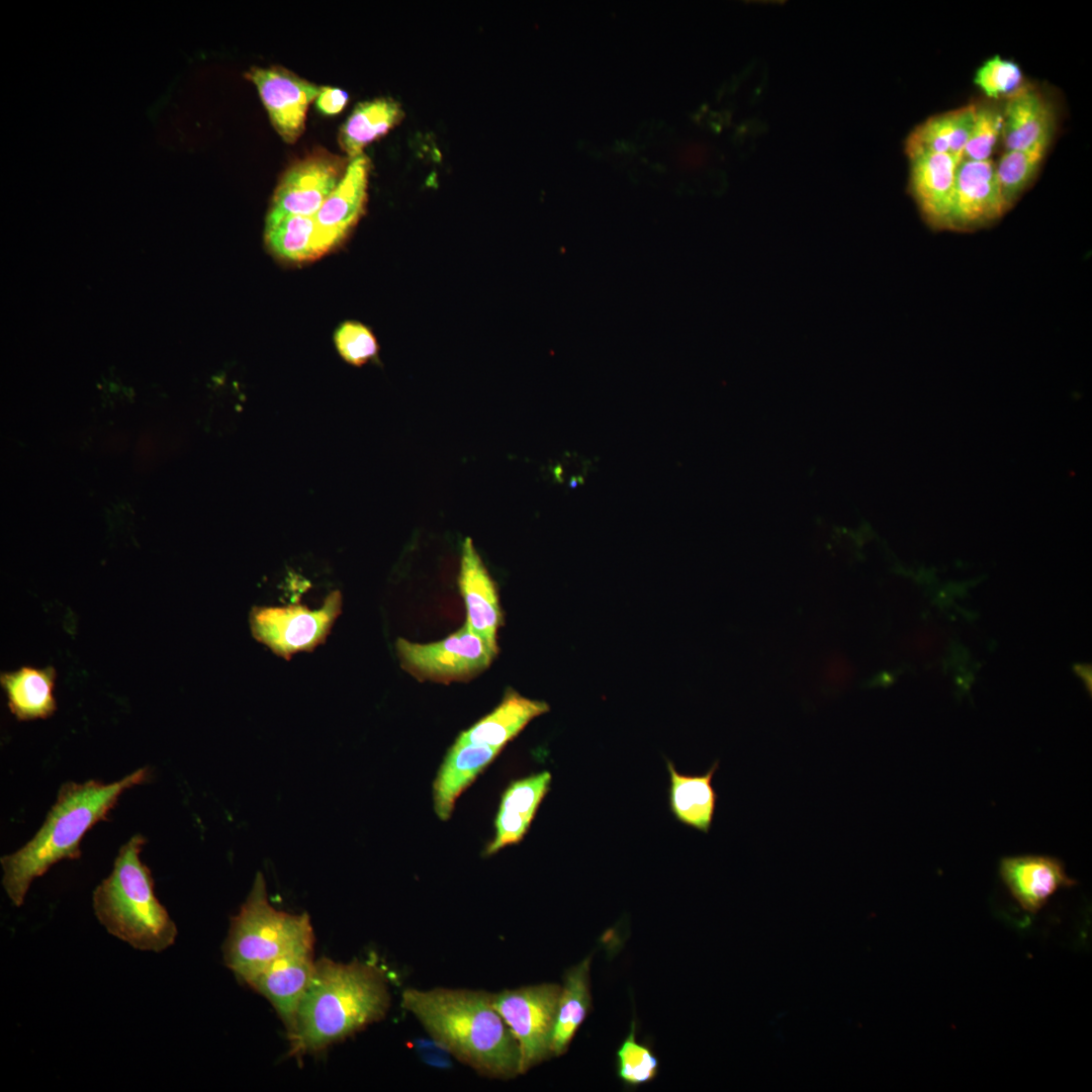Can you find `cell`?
I'll return each mask as SVG.
<instances>
[{"instance_id": "1", "label": "cell", "mask_w": 1092, "mask_h": 1092, "mask_svg": "<svg viewBox=\"0 0 1092 1092\" xmlns=\"http://www.w3.org/2000/svg\"><path fill=\"white\" fill-rule=\"evenodd\" d=\"M401 1006L449 1055L477 1073L509 1080L520 1074V1048L493 994L468 989L408 988Z\"/></svg>"}, {"instance_id": "2", "label": "cell", "mask_w": 1092, "mask_h": 1092, "mask_svg": "<svg viewBox=\"0 0 1092 1092\" xmlns=\"http://www.w3.org/2000/svg\"><path fill=\"white\" fill-rule=\"evenodd\" d=\"M390 1007L384 972L360 961H315L310 983L287 1037L289 1056L317 1055L372 1023L382 1020Z\"/></svg>"}, {"instance_id": "3", "label": "cell", "mask_w": 1092, "mask_h": 1092, "mask_svg": "<svg viewBox=\"0 0 1092 1092\" xmlns=\"http://www.w3.org/2000/svg\"><path fill=\"white\" fill-rule=\"evenodd\" d=\"M149 774L148 767H142L108 784L96 780L63 784L34 836L0 859L2 886L11 903L20 907L31 883L57 862L80 858L84 835L98 822L107 820L120 796L145 783Z\"/></svg>"}, {"instance_id": "4", "label": "cell", "mask_w": 1092, "mask_h": 1092, "mask_svg": "<svg viewBox=\"0 0 1092 1092\" xmlns=\"http://www.w3.org/2000/svg\"><path fill=\"white\" fill-rule=\"evenodd\" d=\"M145 843L135 834L120 846L111 873L93 891L92 906L109 934L135 949L161 952L174 944L178 930L140 857Z\"/></svg>"}, {"instance_id": "5", "label": "cell", "mask_w": 1092, "mask_h": 1092, "mask_svg": "<svg viewBox=\"0 0 1092 1092\" xmlns=\"http://www.w3.org/2000/svg\"><path fill=\"white\" fill-rule=\"evenodd\" d=\"M314 932L307 913L291 914L274 908L265 878L257 873L246 901L231 918L222 945L224 965L239 981L271 962L313 952Z\"/></svg>"}, {"instance_id": "6", "label": "cell", "mask_w": 1092, "mask_h": 1092, "mask_svg": "<svg viewBox=\"0 0 1092 1092\" xmlns=\"http://www.w3.org/2000/svg\"><path fill=\"white\" fill-rule=\"evenodd\" d=\"M342 602L341 592L333 590L316 610L300 604L253 607L249 614L251 633L275 655L289 660L298 652L313 651L327 640L341 614Z\"/></svg>"}, {"instance_id": "7", "label": "cell", "mask_w": 1092, "mask_h": 1092, "mask_svg": "<svg viewBox=\"0 0 1092 1092\" xmlns=\"http://www.w3.org/2000/svg\"><path fill=\"white\" fill-rule=\"evenodd\" d=\"M400 666L419 680L441 684L468 680L485 670L497 654L465 624L448 637L432 643L403 638L395 642Z\"/></svg>"}, {"instance_id": "8", "label": "cell", "mask_w": 1092, "mask_h": 1092, "mask_svg": "<svg viewBox=\"0 0 1092 1092\" xmlns=\"http://www.w3.org/2000/svg\"><path fill=\"white\" fill-rule=\"evenodd\" d=\"M561 986H524L493 993L494 1006L520 1048V1074L552 1057L551 1044Z\"/></svg>"}, {"instance_id": "9", "label": "cell", "mask_w": 1092, "mask_h": 1092, "mask_svg": "<svg viewBox=\"0 0 1092 1092\" xmlns=\"http://www.w3.org/2000/svg\"><path fill=\"white\" fill-rule=\"evenodd\" d=\"M348 164L325 150L297 160L281 176L266 218L313 216L342 180Z\"/></svg>"}, {"instance_id": "10", "label": "cell", "mask_w": 1092, "mask_h": 1092, "mask_svg": "<svg viewBox=\"0 0 1092 1092\" xmlns=\"http://www.w3.org/2000/svg\"><path fill=\"white\" fill-rule=\"evenodd\" d=\"M1009 209L995 164L961 159L944 231L974 232L995 222Z\"/></svg>"}, {"instance_id": "11", "label": "cell", "mask_w": 1092, "mask_h": 1092, "mask_svg": "<svg viewBox=\"0 0 1092 1092\" xmlns=\"http://www.w3.org/2000/svg\"><path fill=\"white\" fill-rule=\"evenodd\" d=\"M258 89L272 126L293 144L304 130L306 111L321 87L279 66L253 67L246 73Z\"/></svg>"}, {"instance_id": "12", "label": "cell", "mask_w": 1092, "mask_h": 1092, "mask_svg": "<svg viewBox=\"0 0 1092 1092\" xmlns=\"http://www.w3.org/2000/svg\"><path fill=\"white\" fill-rule=\"evenodd\" d=\"M370 161L364 154L351 159L334 191L312 216L315 258L338 246L362 216L368 190Z\"/></svg>"}, {"instance_id": "13", "label": "cell", "mask_w": 1092, "mask_h": 1092, "mask_svg": "<svg viewBox=\"0 0 1092 1092\" xmlns=\"http://www.w3.org/2000/svg\"><path fill=\"white\" fill-rule=\"evenodd\" d=\"M314 968L313 952L291 954L271 962L241 982L269 1001L289 1032Z\"/></svg>"}, {"instance_id": "14", "label": "cell", "mask_w": 1092, "mask_h": 1092, "mask_svg": "<svg viewBox=\"0 0 1092 1092\" xmlns=\"http://www.w3.org/2000/svg\"><path fill=\"white\" fill-rule=\"evenodd\" d=\"M999 875L1013 899L1029 913L1038 912L1059 890L1075 885L1064 863L1049 855L1004 857Z\"/></svg>"}, {"instance_id": "15", "label": "cell", "mask_w": 1092, "mask_h": 1092, "mask_svg": "<svg viewBox=\"0 0 1092 1092\" xmlns=\"http://www.w3.org/2000/svg\"><path fill=\"white\" fill-rule=\"evenodd\" d=\"M909 159V190L925 222L933 230L945 229L959 160L928 151L906 153Z\"/></svg>"}, {"instance_id": "16", "label": "cell", "mask_w": 1092, "mask_h": 1092, "mask_svg": "<svg viewBox=\"0 0 1092 1092\" xmlns=\"http://www.w3.org/2000/svg\"><path fill=\"white\" fill-rule=\"evenodd\" d=\"M458 584L466 608V623L493 649L503 613L495 584L470 538L462 544Z\"/></svg>"}, {"instance_id": "17", "label": "cell", "mask_w": 1092, "mask_h": 1092, "mask_svg": "<svg viewBox=\"0 0 1092 1092\" xmlns=\"http://www.w3.org/2000/svg\"><path fill=\"white\" fill-rule=\"evenodd\" d=\"M550 783L551 774L545 770L510 784L502 795L494 820V837L486 846L485 855H492L524 838Z\"/></svg>"}, {"instance_id": "18", "label": "cell", "mask_w": 1092, "mask_h": 1092, "mask_svg": "<svg viewBox=\"0 0 1092 1092\" xmlns=\"http://www.w3.org/2000/svg\"><path fill=\"white\" fill-rule=\"evenodd\" d=\"M502 752L498 748L454 741L433 783L434 811L447 821L457 799Z\"/></svg>"}, {"instance_id": "19", "label": "cell", "mask_w": 1092, "mask_h": 1092, "mask_svg": "<svg viewBox=\"0 0 1092 1092\" xmlns=\"http://www.w3.org/2000/svg\"><path fill=\"white\" fill-rule=\"evenodd\" d=\"M549 709L546 702L528 699L509 689L490 713L462 731L455 740L503 750L529 722Z\"/></svg>"}, {"instance_id": "20", "label": "cell", "mask_w": 1092, "mask_h": 1092, "mask_svg": "<svg viewBox=\"0 0 1092 1092\" xmlns=\"http://www.w3.org/2000/svg\"><path fill=\"white\" fill-rule=\"evenodd\" d=\"M1054 110L1048 99L1030 85L1008 97L1003 109L1002 141L1005 151L1021 150L1053 135Z\"/></svg>"}, {"instance_id": "21", "label": "cell", "mask_w": 1092, "mask_h": 1092, "mask_svg": "<svg viewBox=\"0 0 1092 1092\" xmlns=\"http://www.w3.org/2000/svg\"><path fill=\"white\" fill-rule=\"evenodd\" d=\"M56 669L21 666L0 674L10 713L19 721L47 719L57 710L54 696Z\"/></svg>"}, {"instance_id": "22", "label": "cell", "mask_w": 1092, "mask_h": 1092, "mask_svg": "<svg viewBox=\"0 0 1092 1092\" xmlns=\"http://www.w3.org/2000/svg\"><path fill=\"white\" fill-rule=\"evenodd\" d=\"M718 761L701 776L678 774L671 761L669 772V806L673 816L685 825L708 833L715 814L717 794L712 786Z\"/></svg>"}, {"instance_id": "23", "label": "cell", "mask_w": 1092, "mask_h": 1092, "mask_svg": "<svg viewBox=\"0 0 1092 1092\" xmlns=\"http://www.w3.org/2000/svg\"><path fill=\"white\" fill-rule=\"evenodd\" d=\"M974 118L975 104L931 116L910 132L905 151L948 154L961 161Z\"/></svg>"}, {"instance_id": "24", "label": "cell", "mask_w": 1092, "mask_h": 1092, "mask_svg": "<svg viewBox=\"0 0 1092 1092\" xmlns=\"http://www.w3.org/2000/svg\"><path fill=\"white\" fill-rule=\"evenodd\" d=\"M402 118L403 110L394 99L382 97L360 102L340 128L339 145L350 159H354Z\"/></svg>"}, {"instance_id": "25", "label": "cell", "mask_w": 1092, "mask_h": 1092, "mask_svg": "<svg viewBox=\"0 0 1092 1092\" xmlns=\"http://www.w3.org/2000/svg\"><path fill=\"white\" fill-rule=\"evenodd\" d=\"M590 958L567 970L558 1001L553 1031L552 1056L565 1054L578 1027L584 1021L592 1003L589 989Z\"/></svg>"}, {"instance_id": "26", "label": "cell", "mask_w": 1092, "mask_h": 1092, "mask_svg": "<svg viewBox=\"0 0 1092 1092\" xmlns=\"http://www.w3.org/2000/svg\"><path fill=\"white\" fill-rule=\"evenodd\" d=\"M312 216L286 215L266 218L264 238L271 253L281 260L301 263L316 259L312 247Z\"/></svg>"}, {"instance_id": "27", "label": "cell", "mask_w": 1092, "mask_h": 1092, "mask_svg": "<svg viewBox=\"0 0 1092 1092\" xmlns=\"http://www.w3.org/2000/svg\"><path fill=\"white\" fill-rule=\"evenodd\" d=\"M1051 140L1052 136L1026 149L1005 151L995 165L1001 192L1010 208L1035 177Z\"/></svg>"}, {"instance_id": "28", "label": "cell", "mask_w": 1092, "mask_h": 1092, "mask_svg": "<svg viewBox=\"0 0 1092 1092\" xmlns=\"http://www.w3.org/2000/svg\"><path fill=\"white\" fill-rule=\"evenodd\" d=\"M616 1062L618 1077L631 1087L652 1081L658 1073V1059L647 1045L636 1040L634 1022L617 1050Z\"/></svg>"}, {"instance_id": "29", "label": "cell", "mask_w": 1092, "mask_h": 1092, "mask_svg": "<svg viewBox=\"0 0 1092 1092\" xmlns=\"http://www.w3.org/2000/svg\"><path fill=\"white\" fill-rule=\"evenodd\" d=\"M1003 126V110L989 103L975 104L973 127L962 159L990 160Z\"/></svg>"}, {"instance_id": "30", "label": "cell", "mask_w": 1092, "mask_h": 1092, "mask_svg": "<svg viewBox=\"0 0 1092 1092\" xmlns=\"http://www.w3.org/2000/svg\"><path fill=\"white\" fill-rule=\"evenodd\" d=\"M1019 66L1010 60L994 56L976 72L974 82L989 98L1010 96L1022 86Z\"/></svg>"}, {"instance_id": "31", "label": "cell", "mask_w": 1092, "mask_h": 1092, "mask_svg": "<svg viewBox=\"0 0 1092 1092\" xmlns=\"http://www.w3.org/2000/svg\"><path fill=\"white\" fill-rule=\"evenodd\" d=\"M334 342L339 355L349 364L360 367L378 354L373 333L358 322H345L335 332Z\"/></svg>"}, {"instance_id": "32", "label": "cell", "mask_w": 1092, "mask_h": 1092, "mask_svg": "<svg viewBox=\"0 0 1092 1092\" xmlns=\"http://www.w3.org/2000/svg\"><path fill=\"white\" fill-rule=\"evenodd\" d=\"M349 100L346 91L339 88L322 86L315 98V106L323 114L334 115L342 111Z\"/></svg>"}]
</instances>
